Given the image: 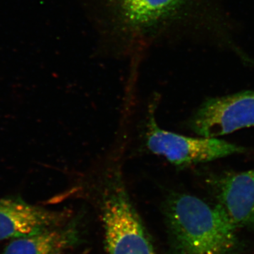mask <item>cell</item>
<instances>
[{"label": "cell", "mask_w": 254, "mask_h": 254, "mask_svg": "<svg viewBox=\"0 0 254 254\" xmlns=\"http://www.w3.org/2000/svg\"><path fill=\"white\" fill-rule=\"evenodd\" d=\"M102 51L130 55L155 46L203 38L233 48L220 0H74Z\"/></svg>", "instance_id": "obj_1"}, {"label": "cell", "mask_w": 254, "mask_h": 254, "mask_svg": "<svg viewBox=\"0 0 254 254\" xmlns=\"http://www.w3.org/2000/svg\"><path fill=\"white\" fill-rule=\"evenodd\" d=\"M172 249L175 254H235L238 227L218 204L173 192L163 204Z\"/></svg>", "instance_id": "obj_2"}, {"label": "cell", "mask_w": 254, "mask_h": 254, "mask_svg": "<svg viewBox=\"0 0 254 254\" xmlns=\"http://www.w3.org/2000/svg\"><path fill=\"white\" fill-rule=\"evenodd\" d=\"M101 187L100 210L108 254H155L120 170L108 172Z\"/></svg>", "instance_id": "obj_3"}, {"label": "cell", "mask_w": 254, "mask_h": 254, "mask_svg": "<svg viewBox=\"0 0 254 254\" xmlns=\"http://www.w3.org/2000/svg\"><path fill=\"white\" fill-rule=\"evenodd\" d=\"M148 113L145 134L147 148L175 166L209 163L247 151L245 146L219 138L184 136L160 128L155 121L153 104Z\"/></svg>", "instance_id": "obj_4"}, {"label": "cell", "mask_w": 254, "mask_h": 254, "mask_svg": "<svg viewBox=\"0 0 254 254\" xmlns=\"http://www.w3.org/2000/svg\"><path fill=\"white\" fill-rule=\"evenodd\" d=\"M198 136L219 138L254 127V90L207 98L187 123Z\"/></svg>", "instance_id": "obj_5"}, {"label": "cell", "mask_w": 254, "mask_h": 254, "mask_svg": "<svg viewBox=\"0 0 254 254\" xmlns=\"http://www.w3.org/2000/svg\"><path fill=\"white\" fill-rule=\"evenodd\" d=\"M205 182L237 227L254 229V168L210 174Z\"/></svg>", "instance_id": "obj_6"}, {"label": "cell", "mask_w": 254, "mask_h": 254, "mask_svg": "<svg viewBox=\"0 0 254 254\" xmlns=\"http://www.w3.org/2000/svg\"><path fill=\"white\" fill-rule=\"evenodd\" d=\"M67 210H53L28 203L19 196L0 199V241L36 235L62 226L69 219Z\"/></svg>", "instance_id": "obj_7"}, {"label": "cell", "mask_w": 254, "mask_h": 254, "mask_svg": "<svg viewBox=\"0 0 254 254\" xmlns=\"http://www.w3.org/2000/svg\"><path fill=\"white\" fill-rule=\"evenodd\" d=\"M78 231L72 222L28 236L14 239L2 254H61L78 241Z\"/></svg>", "instance_id": "obj_8"}]
</instances>
